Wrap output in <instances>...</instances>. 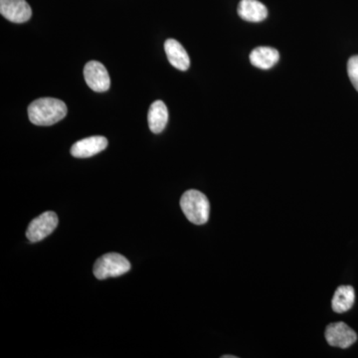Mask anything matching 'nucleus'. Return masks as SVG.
Wrapping results in <instances>:
<instances>
[{"mask_svg": "<svg viewBox=\"0 0 358 358\" xmlns=\"http://www.w3.org/2000/svg\"><path fill=\"white\" fill-rule=\"evenodd\" d=\"M348 73L353 87L358 92V56H353L348 60Z\"/></svg>", "mask_w": 358, "mask_h": 358, "instance_id": "14", "label": "nucleus"}, {"mask_svg": "<svg viewBox=\"0 0 358 358\" xmlns=\"http://www.w3.org/2000/svg\"><path fill=\"white\" fill-rule=\"evenodd\" d=\"M279 52L271 47H258L250 54V62L262 70L271 69L279 62Z\"/></svg>", "mask_w": 358, "mask_h": 358, "instance_id": "11", "label": "nucleus"}, {"mask_svg": "<svg viewBox=\"0 0 358 358\" xmlns=\"http://www.w3.org/2000/svg\"><path fill=\"white\" fill-rule=\"evenodd\" d=\"M131 263L121 254L109 253L99 258L94 266V275L96 279L120 277L131 270Z\"/></svg>", "mask_w": 358, "mask_h": 358, "instance_id": "3", "label": "nucleus"}, {"mask_svg": "<svg viewBox=\"0 0 358 358\" xmlns=\"http://www.w3.org/2000/svg\"><path fill=\"white\" fill-rule=\"evenodd\" d=\"M108 147V140L105 136H96L77 141L71 148V155L78 159H87L100 154Z\"/></svg>", "mask_w": 358, "mask_h": 358, "instance_id": "8", "label": "nucleus"}, {"mask_svg": "<svg viewBox=\"0 0 358 358\" xmlns=\"http://www.w3.org/2000/svg\"><path fill=\"white\" fill-rule=\"evenodd\" d=\"M84 77L89 88L95 92H106L110 89V79L105 66L98 61L87 63L84 68Z\"/></svg>", "mask_w": 358, "mask_h": 358, "instance_id": "6", "label": "nucleus"}, {"mask_svg": "<svg viewBox=\"0 0 358 358\" xmlns=\"http://www.w3.org/2000/svg\"><path fill=\"white\" fill-rule=\"evenodd\" d=\"M167 59L174 68L180 71L189 69L190 59L185 47L174 39H167L164 43Z\"/></svg>", "mask_w": 358, "mask_h": 358, "instance_id": "9", "label": "nucleus"}, {"mask_svg": "<svg viewBox=\"0 0 358 358\" xmlns=\"http://www.w3.org/2000/svg\"><path fill=\"white\" fill-rule=\"evenodd\" d=\"M355 301V291L352 286H341L334 293L331 307L334 312L343 313L353 307Z\"/></svg>", "mask_w": 358, "mask_h": 358, "instance_id": "13", "label": "nucleus"}, {"mask_svg": "<svg viewBox=\"0 0 358 358\" xmlns=\"http://www.w3.org/2000/svg\"><path fill=\"white\" fill-rule=\"evenodd\" d=\"M223 358H237L235 355H224Z\"/></svg>", "mask_w": 358, "mask_h": 358, "instance_id": "15", "label": "nucleus"}, {"mask_svg": "<svg viewBox=\"0 0 358 358\" xmlns=\"http://www.w3.org/2000/svg\"><path fill=\"white\" fill-rule=\"evenodd\" d=\"M58 225V216L52 211H47L42 213L35 219H33L27 231H26V237L30 242L36 243L41 241L44 238L49 236Z\"/></svg>", "mask_w": 358, "mask_h": 358, "instance_id": "4", "label": "nucleus"}, {"mask_svg": "<svg viewBox=\"0 0 358 358\" xmlns=\"http://www.w3.org/2000/svg\"><path fill=\"white\" fill-rule=\"evenodd\" d=\"M180 206L186 218L195 225H203L209 219L210 204L203 193L188 190L180 199Z\"/></svg>", "mask_w": 358, "mask_h": 358, "instance_id": "2", "label": "nucleus"}, {"mask_svg": "<svg viewBox=\"0 0 358 358\" xmlns=\"http://www.w3.org/2000/svg\"><path fill=\"white\" fill-rule=\"evenodd\" d=\"M326 338L329 345L348 348L357 343V334L345 322H334L327 327Z\"/></svg>", "mask_w": 358, "mask_h": 358, "instance_id": "5", "label": "nucleus"}, {"mask_svg": "<svg viewBox=\"0 0 358 358\" xmlns=\"http://www.w3.org/2000/svg\"><path fill=\"white\" fill-rule=\"evenodd\" d=\"M148 122L152 133H162L169 122V110L166 103L162 101H155L152 103L148 110Z\"/></svg>", "mask_w": 358, "mask_h": 358, "instance_id": "12", "label": "nucleus"}, {"mask_svg": "<svg viewBox=\"0 0 358 358\" xmlns=\"http://www.w3.org/2000/svg\"><path fill=\"white\" fill-rule=\"evenodd\" d=\"M67 112L66 103L55 98H40L28 107L30 122L36 126H52L62 121Z\"/></svg>", "mask_w": 358, "mask_h": 358, "instance_id": "1", "label": "nucleus"}, {"mask_svg": "<svg viewBox=\"0 0 358 358\" xmlns=\"http://www.w3.org/2000/svg\"><path fill=\"white\" fill-rule=\"evenodd\" d=\"M240 17L248 22H261L268 16L267 7L258 0H241L238 6Z\"/></svg>", "mask_w": 358, "mask_h": 358, "instance_id": "10", "label": "nucleus"}, {"mask_svg": "<svg viewBox=\"0 0 358 358\" xmlns=\"http://www.w3.org/2000/svg\"><path fill=\"white\" fill-rule=\"evenodd\" d=\"M0 13L13 23H24L32 16L31 7L25 0H0Z\"/></svg>", "mask_w": 358, "mask_h": 358, "instance_id": "7", "label": "nucleus"}]
</instances>
